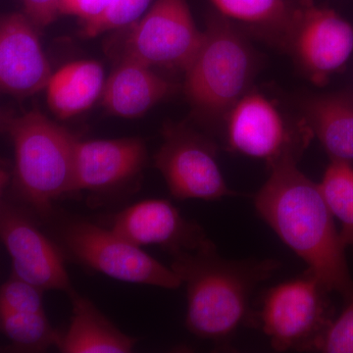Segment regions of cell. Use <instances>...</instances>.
<instances>
[{
    "label": "cell",
    "mask_w": 353,
    "mask_h": 353,
    "mask_svg": "<svg viewBox=\"0 0 353 353\" xmlns=\"http://www.w3.org/2000/svg\"><path fill=\"white\" fill-rule=\"evenodd\" d=\"M260 217L277 234L330 292L345 301L353 296V280L334 218L319 183L285 162L270 169V176L254 196Z\"/></svg>",
    "instance_id": "6da1fadb"
},
{
    "label": "cell",
    "mask_w": 353,
    "mask_h": 353,
    "mask_svg": "<svg viewBox=\"0 0 353 353\" xmlns=\"http://www.w3.org/2000/svg\"><path fill=\"white\" fill-rule=\"evenodd\" d=\"M170 255L172 270L187 289L188 329L219 345L248 319L253 292L281 266L278 260L271 259H223L213 241Z\"/></svg>",
    "instance_id": "7a4b0ae2"
},
{
    "label": "cell",
    "mask_w": 353,
    "mask_h": 353,
    "mask_svg": "<svg viewBox=\"0 0 353 353\" xmlns=\"http://www.w3.org/2000/svg\"><path fill=\"white\" fill-rule=\"evenodd\" d=\"M256 68V55L243 32L224 16H212L185 71L188 101L206 124H224L230 110L248 92Z\"/></svg>",
    "instance_id": "3957f363"
},
{
    "label": "cell",
    "mask_w": 353,
    "mask_h": 353,
    "mask_svg": "<svg viewBox=\"0 0 353 353\" xmlns=\"http://www.w3.org/2000/svg\"><path fill=\"white\" fill-rule=\"evenodd\" d=\"M15 152V183L37 212L48 216L52 203L74 192L78 139L39 111L9 120Z\"/></svg>",
    "instance_id": "277c9868"
},
{
    "label": "cell",
    "mask_w": 353,
    "mask_h": 353,
    "mask_svg": "<svg viewBox=\"0 0 353 353\" xmlns=\"http://www.w3.org/2000/svg\"><path fill=\"white\" fill-rule=\"evenodd\" d=\"M330 292L307 271L267 290L252 318L278 352L314 350L330 324Z\"/></svg>",
    "instance_id": "5b68a950"
},
{
    "label": "cell",
    "mask_w": 353,
    "mask_h": 353,
    "mask_svg": "<svg viewBox=\"0 0 353 353\" xmlns=\"http://www.w3.org/2000/svg\"><path fill=\"white\" fill-rule=\"evenodd\" d=\"M119 30L118 61L131 60L154 70L183 73L203 39L187 0H157L136 22Z\"/></svg>",
    "instance_id": "8992f818"
},
{
    "label": "cell",
    "mask_w": 353,
    "mask_h": 353,
    "mask_svg": "<svg viewBox=\"0 0 353 353\" xmlns=\"http://www.w3.org/2000/svg\"><path fill=\"white\" fill-rule=\"evenodd\" d=\"M227 145L234 152L263 160L269 169L294 162L314 138L303 118L292 123L259 92H246L224 121Z\"/></svg>",
    "instance_id": "52a82bcc"
},
{
    "label": "cell",
    "mask_w": 353,
    "mask_h": 353,
    "mask_svg": "<svg viewBox=\"0 0 353 353\" xmlns=\"http://www.w3.org/2000/svg\"><path fill=\"white\" fill-rule=\"evenodd\" d=\"M60 239L77 261L114 280L170 290L183 285L171 267L111 229L88 221L70 220L60 229Z\"/></svg>",
    "instance_id": "ba28073f"
},
{
    "label": "cell",
    "mask_w": 353,
    "mask_h": 353,
    "mask_svg": "<svg viewBox=\"0 0 353 353\" xmlns=\"http://www.w3.org/2000/svg\"><path fill=\"white\" fill-rule=\"evenodd\" d=\"M281 48L311 82L323 85L352 57L353 28L332 9L304 1L294 6Z\"/></svg>",
    "instance_id": "9c48e42d"
},
{
    "label": "cell",
    "mask_w": 353,
    "mask_h": 353,
    "mask_svg": "<svg viewBox=\"0 0 353 353\" xmlns=\"http://www.w3.org/2000/svg\"><path fill=\"white\" fill-rule=\"evenodd\" d=\"M163 139L154 162L172 196L206 201L236 196L221 172L212 141L183 125L165 128Z\"/></svg>",
    "instance_id": "30bf717a"
},
{
    "label": "cell",
    "mask_w": 353,
    "mask_h": 353,
    "mask_svg": "<svg viewBox=\"0 0 353 353\" xmlns=\"http://www.w3.org/2000/svg\"><path fill=\"white\" fill-rule=\"evenodd\" d=\"M0 240L11 257L13 275L41 290H73L63 256L18 209L0 203Z\"/></svg>",
    "instance_id": "8fae6325"
},
{
    "label": "cell",
    "mask_w": 353,
    "mask_h": 353,
    "mask_svg": "<svg viewBox=\"0 0 353 353\" xmlns=\"http://www.w3.org/2000/svg\"><path fill=\"white\" fill-rule=\"evenodd\" d=\"M38 31L25 13L0 17V92L25 97L48 85L53 73Z\"/></svg>",
    "instance_id": "7c38bea8"
},
{
    "label": "cell",
    "mask_w": 353,
    "mask_h": 353,
    "mask_svg": "<svg viewBox=\"0 0 353 353\" xmlns=\"http://www.w3.org/2000/svg\"><path fill=\"white\" fill-rule=\"evenodd\" d=\"M111 230L134 245H159L169 253L210 243L201 226L166 199H145L114 216Z\"/></svg>",
    "instance_id": "4fadbf2b"
},
{
    "label": "cell",
    "mask_w": 353,
    "mask_h": 353,
    "mask_svg": "<svg viewBox=\"0 0 353 353\" xmlns=\"http://www.w3.org/2000/svg\"><path fill=\"white\" fill-rule=\"evenodd\" d=\"M145 160V145L139 139H78L74 192L109 190L127 183L143 170Z\"/></svg>",
    "instance_id": "5bb4252c"
},
{
    "label": "cell",
    "mask_w": 353,
    "mask_h": 353,
    "mask_svg": "<svg viewBox=\"0 0 353 353\" xmlns=\"http://www.w3.org/2000/svg\"><path fill=\"white\" fill-rule=\"evenodd\" d=\"M175 90V85L145 65L119 60L106 79L101 97L108 112L119 117L139 118Z\"/></svg>",
    "instance_id": "9a60e30c"
},
{
    "label": "cell",
    "mask_w": 353,
    "mask_h": 353,
    "mask_svg": "<svg viewBox=\"0 0 353 353\" xmlns=\"http://www.w3.org/2000/svg\"><path fill=\"white\" fill-rule=\"evenodd\" d=\"M71 297L72 319L66 333L60 334L57 347L65 353H127L137 341L121 332L87 297L75 290Z\"/></svg>",
    "instance_id": "2e32d148"
},
{
    "label": "cell",
    "mask_w": 353,
    "mask_h": 353,
    "mask_svg": "<svg viewBox=\"0 0 353 353\" xmlns=\"http://www.w3.org/2000/svg\"><path fill=\"white\" fill-rule=\"evenodd\" d=\"M303 119L331 159L353 161V95H313L301 103Z\"/></svg>",
    "instance_id": "e0dca14e"
},
{
    "label": "cell",
    "mask_w": 353,
    "mask_h": 353,
    "mask_svg": "<svg viewBox=\"0 0 353 353\" xmlns=\"http://www.w3.org/2000/svg\"><path fill=\"white\" fill-rule=\"evenodd\" d=\"M104 83L103 68L99 62L67 64L52 74L46 85L48 105L60 119L75 117L101 99Z\"/></svg>",
    "instance_id": "ac0fdd59"
},
{
    "label": "cell",
    "mask_w": 353,
    "mask_h": 353,
    "mask_svg": "<svg viewBox=\"0 0 353 353\" xmlns=\"http://www.w3.org/2000/svg\"><path fill=\"white\" fill-rule=\"evenodd\" d=\"M221 15L248 26L252 32L281 46L294 6L287 0H210Z\"/></svg>",
    "instance_id": "d6986e66"
},
{
    "label": "cell",
    "mask_w": 353,
    "mask_h": 353,
    "mask_svg": "<svg viewBox=\"0 0 353 353\" xmlns=\"http://www.w3.org/2000/svg\"><path fill=\"white\" fill-rule=\"evenodd\" d=\"M319 187L332 215L340 222L341 243L353 250L352 162L331 159Z\"/></svg>",
    "instance_id": "ffe728a7"
},
{
    "label": "cell",
    "mask_w": 353,
    "mask_h": 353,
    "mask_svg": "<svg viewBox=\"0 0 353 353\" xmlns=\"http://www.w3.org/2000/svg\"><path fill=\"white\" fill-rule=\"evenodd\" d=\"M0 331L18 350L41 352L57 345L60 334L43 312H0Z\"/></svg>",
    "instance_id": "44dd1931"
},
{
    "label": "cell",
    "mask_w": 353,
    "mask_h": 353,
    "mask_svg": "<svg viewBox=\"0 0 353 353\" xmlns=\"http://www.w3.org/2000/svg\"><path fill=\"white\" fill-rule=\"evenodd\" d=\"M152 0H114L101 17L83 23L82 34L94 38L104 32L119 30L136 22L145 13Z\"/></svg>",
    "instance_id": "7402d4cb"
},
{
    "label": "cell",
    "mask_w": 353,
    "mask_h": 353,
    "mask_svg": "<svg viewBox=\"0 0 353 353\" xmlns=\"http://www.w3.org/2000/svg\"><path fill=\"white\" fill-rule=\"evenodd\" d=\"M43 292L36 285L12 275L0 288V312H43Z\"/></svg>",
    "instance_id": "603a6c76"
},
{
    "label": "cell",
    "mask_w": 353,
    "mask_h": 353,
    "mask_svg": "<svg viewBox=\"0 0 353 353\" xmlns=\"http://www.w3.org/2000/svg\"><path fill=\"white\" fill-rule=\"evenodd\" d=\"M343 312L333 319L315 352L326 353H353V296L348 299Z\"/></svg>",
    "instance_id": "cb8c5ba5"
},
{
    "label": "cell",
    "mask_w": 353,
    "mask_h": 353,
    "mask_svg": "<svg viewBox=\"0 0 353 353\" xmlns=\"http://www.w3.org/2000/svg\"><path fill=\"white\" fill-rule=\"evenodd\" d=\"M114 0H60V15L76 16L83 23L101 17L112 6Z\"/></svg>",
    "instance_id": "d4e9b609"
},
{
    "label": "cell",
    "mask_w": 353,
    "mask_h": 353,
    "mask_svg": "<svg viewBox=\"0 0 353 353\" xmlns=\"http://www.w3.org/2000/svg\"><path fill=\"white\" fill-rule=\"evenodd\" d=\"M24 13L39 30L50 26L59 14L60 0H22Z\"/></svg>",
    "instance_id": "484cf974"
},
{
    "label": "cell",
    "mask_w": 353,
    "mask_h": 353,
    "mask_svg": "<svg viewBox=\"0 0 353 353\" xmlns=\"http://www.w3.org/2000/svg\"><path fill=\"white\" fill-rule=\"evenodd\" d=\"M9 176L6 171L0 168V199H1L2 192L6 189L7 183H8Z\"/></svg>",
    "instance_id": "4316f807"
},
{
    "label": "cell",
    "mask_w": 353,
    "mask_h": 353,
    "mask_svg": "<svg viewBox=\"0 0 353 353\" xmlns=\"http://www.w3.org/2000/svg\"><path fill=\"white\" fill-rule=\"evenodd\" d=\"M3 124V120H2L1 114H0V127Z\"/></svg>",
    "instance_id": "83f0119b"
}]
</instances>
